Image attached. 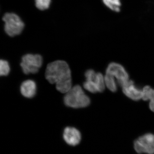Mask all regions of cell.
<instances>
[{"label":"cell","instance_id":"6da1fadb","mask_svg":"<svg viewBox=\"0 0 154 154\" xmlns=\"http://www.w3.org/2000/svg\"><path fill=\"white\" fill-rule=\"evenodd\" d=\"M45 77L50 84H55L57 90L62 94H66L72 87L71 71L65 61L58 60L48 64Z\"/></svg>","mask_w":154,"mask_h":154},{"label":"cell","instance_id":"7a4b0ae2","mask_svg":"<svg viewBox=\"0 0 154 154\" xmlns=\"http://www.w3.org/2000/svg\"><path fill=\"white\" fill-rule=\"evenodd\" d=\"M64 103L68 107L73 108H84L91 103V99L80 85H75L65 94Z\"/></svg>","mask_w":154,"mask_h":154},{"label":"cell","instance_id":"3957f363","mask_svg":"<svg viewBox=\"0 0 154 154\" xmlns=\"http://www.w3.org/2000/svg\"><path fill=\"white\" fill-rule=\"evenodd\" d=\"M5 22V30L9 36L13 37L19 35L24 29L25 24L17 14L7 13L3 17Z\"/></svg>","mask_w":154,"mask_h":154},{"label":"cell","instance_id":"277c9868","mask_svg":"<svg viewBox=\"0 0 154 154\" xmlns=\"http://www.w3.org/2000/svg\"><path fill=\"white\" fill-rule=\"evenodd\" d=\"M42 63L43 59L41 55L28 54L22 57L20 65L25 74H36L41 68Z\"/></svg>","mask_w":154,"mask_h":154},{"label":"cell","instance_id":"5b68a950","mask_svg":"<svg viewBox=\"0 0 154 154\" xmlns=\"http://www.w3.org/2000/svg\"><path fill=\"white\" fill-rule=\"evenodd\" d=\"M134 146L138 154H154V134L147 133L134 141Z\"/></svg>","mask_w":154,"mask_h":154},{"label":"cell","instance_id":"8992f818","mask_svg":"<svg viewBox=\"0 0 154 154\" xmlns=\"http://www.w3.org/2000/svg\"><path fill=\"white\" fill-rule=\"evenodd\" d=\"M105 74L115 78L119 85L123 87L130 80L129 75L123 66L116 62H111L107 66Z\"/></svg>","mask_w":154,"mask_h":154},{"label":"cell","instance_id":"52a82bcc","mask_svg":"<svg viewBox=\"0 0 154 154\" xmlns=\"http://www.w3.org/2000/svg\"><path fill=\"white\" fill-rule=\"evenodd\" d=\"M122 88L123 94L129 99L134 101H139L142 99V89L138 88L132 80H130Z\"/></svg>","mask_w":154,"mask_h":154},{"label":"cell","instance_id":"ba28073f","mask_svg":"<svg viewBox=\"0 0 154 154\" xmlns=\"http://www.w3.org/2000/svg\"><path fill=\"white\" fill-rule=\"evenodd\" d=\"M64 140L68 144L75 146L79 144L81 140V134L76 128L68 127L64 130Z\"/></svg>","mask_w":154,"mask_h":154},{"label":"cell","instance_id":"9c48e42d","mask_svg":"<svg viewBox=\"0 0 154 154\" xmlns=\"http://www.w3.org/2000/svg\"><path fill=\"white\" fill-rule=\"evenodd\" d=\"M21 94L25 98H33L35 96L36 92V83L32 80H27L22 83L20 86Z\"/></svg>","mask_w":154,"mask_h":154},{"label":"cell","instance_id":"30bf717a","mask_svg":"<svg viewBox=\"0 0 154 154\" xmlns=\"http://www.w3.org/2000/svg\"><path fill=\"white\" fill-rule=\"evenodd\" d=\"M105 82L106 88L110 92L115 93L118 89V83L115 78L111 75L105 74Z\"/></svg>","mask_w":154,"mask_h":154},{"label":"cell","instance_id":"8fae6325","mask_svg":"<svg viewBox=\"0 0 154 154\" xmlns=\"http://www.w3.org/2000/svg\"><path fill=\"white\" fill-rule=\"evenodd\" d=\"M103 3L108 8L115 12L120 11L121 3L120 0H102Z\"/></svg>","mask_w":154,"mask_h":154},{"label":"cell","instance_id":"7c38bea8","mask_svg":"<svg viewBox=\"0 0 154 154\" xmlns=\"http://www.w3.org/2000/svg\"><path fill=\"white\" fill-rule=\"evenodd\" d=\"M96 78L92 81H86L83 84L84 89L92 94L99 93L98 88L95 81Z\"/></svg>","mask_w":154,"mask_h":154},{"label":"cell","instance_id":"4fadbf2b","mask_svg":"<svg viewBox=\"0 0 154 154\" xmlns=\"http://www.w3.org/2000/svg\"><path fill=\"white\" fill-rule=\"evenodd\" d=\"M96 82L98 88L99 93H102L105 91L106 86L105 85V77L100 72H97L96 78Z\"/></svg>","mask_w":154,"mask_h":154},{"label":"cell","instance_id":"5bb4252c","mask_svg":"<svg viewBox=\"0 0 154 154\" xmlns=\"http://www.w3.org/2000/svg\"><path fill=\"white\" fill-rule=\"evenodd\" d=\"M154 91V89L150 86H144L142 89L143 100L145 101H149L153 96Z\"/></svg>","mask_w":154,"mask_h":154},{"label":"cell","instance_id":"9a60e30c","mask_svg":"<svg viewBox=\"0 0 154 154\" xmlns=\"http://www.w3.org/2000/svg\"><path fill=\"white\" fill-rule=\"evenodd\" d=\"M11 71L10 65L7 60H1L0 61V75L7 76Z\"/></svg>","mask_w":154,"mask_h":154},{"label":"cell","instance_id":"2e32d148","mask_svg":"<svg viewBox=\"0 0 154 154\" xmlns=\"http://www.w3.org/2000/svg\"><path fill=\"white\" fill-rule=\"evenodd\" d=\"M51 0H35L36 7L39 10L44 11L49 8Z\"/></svg>","mask_w":154,"mask_h":154},{"label":"cell","instance_id":"e0dca14e","mask_svg":"<svg viewBox=\"0 0 154 154\" xmlns=\"http://www.w3.org/2000/svg\"><path fill=\"white\" fill-rule=\"evenodd\" d=\"M149 102V108L152 112L154 113V91L151 99L150 100Z\"/></svg>","mask_w":154,"mask_h":154}]
</instances>
